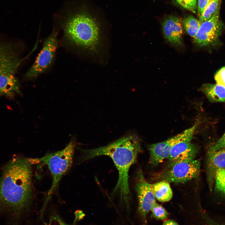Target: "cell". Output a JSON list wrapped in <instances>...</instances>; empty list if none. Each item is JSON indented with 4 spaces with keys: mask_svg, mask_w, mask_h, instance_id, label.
Listing matches in <instances>:
<instances>
[{
    "mask_svg": "<svg viewBox=\"0 0 225 225\" xmlns=\"http://www.w3.org/2000/svg\"><path fill=\"white\" fill-rule=\"evenodd\" d=\"M28 158L17 156L3 167L0 178V219L6 225H23L36 215Z\"/></svg>",
    "mask_w": 225,
    "mask_h": 225,
    "instance_id": "cell-1",
    "label": "cell"
},
{
    "mask_svg": "<svg viewBox=\"0 0 225 225\" xmlns=\"http://www.w3.org/2000/svg\"><path fill=\"white\" fill-rule=\"evenodd\" d=\"M78 149L81 152L79 159L81 162L101 155H107L112 159L119 173L118 180L112 194H118L120 204L125 209L126 214L130 215L131 195L128 184V172L142 150L139 137L131 134L102 147L87 149Z\"/></svg>",
    "mask_w": 225,
    "mask_h": 225,
    "instance_id": "cell-2",
    "label": "cell"
},
{
    "mask_svg": "<svg viewBox=\"0 0 225 225\" xmlns=\"http://www.w3.org/2000/svg\"><path fill=\"white\" fill-rule=\"evenodd\" d=\"M66 38L73 44L88 51H94L100 45L101 32L96 20L83 13L70 18L64 28Z\"/></svg>",
    "mask_w": 225,
    "mask_h": 225,
    "instance_id": "cell-3",
    "label": "cell"
},
{
    "mask_svg": "<svg viewBox=\"0 0 225 225\" xmlns=\"http://www.w3.org/2000/svg\"><path fill=\"white\" fill-rule=\"evenodd\" d=\"M75 146V138H72L65 147L61 150L48 154L40 158H28L32 164L42 163L47 165L52 178V184L39 210L41 212H45L61 179L70 168Z\"/></svg>",
    "mask_w": 225,
    "mask_h": 225,
    "instance_id": "cell-4",
    "label": "cell"
},
{
    "mask_svg": "<svg viewBox=\"0 0 225 225\" xmlns=\"http://www.w3.org/2000/svg\"><path fill=\"white\" fill-rule=\"evenodd\" d=\"M200 160L192 159L168 164V168L156 178L160 181L169 183H183L197 177L199 175Z\"/></svg>",
    "mask_w": 225,
    "mask_h": 225,
    "instance_id": "cell-5",
    "label": "cell"
},
{
    "mask_svg": "<svg viewBox=\"0 0 225 225\" xmlns=\"http://www.w3.org/2000/svg\"><path fill=\"white\" fill-rule=\"evenodd\" d=\"M58 46L57 33L53 31L45 41L42 48L25 76L31 79L47 71L52 65Z\"/></svg>",
    "mask_w": 225,
    "mask_h": 225,
    "instance_id": "cell-6",
    "label": "cell"
},
{
    "mask_svg": "<svg viewBox=\"0 0 225 225\" xmlns=\"http://www.w3.org/2000/svg\"><path fill=\"white\" fill-rule=\"evenodd\" d=\"M197 124L178 135L163 142L149 145L150 163L156 166L167 159L173 146L179 141L190 137H193Z\"/></svg>",
    "mask_w": 225,
    "mask_h": 225,
    "instance_id": "cell-7",
    "label": "cell"
},
{
    "mask_svg": "<svg viewBox=\"0 0 225 225\" xmlns=\"http://www.w3.org/2000/svg\"><path fill=\"white\" fill-rule=\"evenodd\" d=\"M136 180L135 190L138 198V212L143 219L144 225H146L147 215L156 202V198L152 190L151 184L145 180L142 170L138 171Z\"/></svg>",
    "mask_w": 225,
    "mask_h": 225,
    "instance_id": "cell-8",
    "label": "cell"
},
{
    "mask_svg": "<svg viewBox=\"0 0 225 225\" xmlns=\"http://www.w3.org/2000/svg\"><path fill=\"white\" fill-rule=\"evenodd\" d=\"M220 4L217 10L208 20L201 23L193 41L196 44L203 46L214 42L220 35L221 25L219 20Z\"/></svg>",
    "mask_w": 225,
    "mask_h": 225,
    "instance_id": "cell-9",
    "label": "cell"
},
{
    "mask_svg": "<svg viewBox=\"0 0 225 225\" xmlns=\"http://www.w3.org/2000/svg\"><path fill=\"white\" fill-rule=\"evenodd\" d=\"M193 138L182 140L173 146L167 159L169 164L195 159L198 149L197 146L191 142Z\"/></svg>",
    "mask_w": 225,
    "mask_h": 225,
    "instance_id": "cell-10",
    "label": "cell"
},
{
    "mask_svg": "<svg viewBox=\"0 0 225 225\" xmlns=\"http://www.w3.org/2000/svg\"><path fill=\"white\" fill-rule=\"evenodd\" d=\"M225 168V148L213 152H207L205 162V171L208 188L212 190L217 171Z\"/></svg>",
    "mask_w": 225,
    "mask_h": 225,
    "instance_id": "cell-11",
    "label": "cell"
},
{
    "mask_svg": "<svg viewBox=\"0 0 225 225\" xmlns=\"http://www.w3.org/2000/svg\"><path fill=\"white\" fill-rule=\"evenodd\" d=\"M21 61L12 45L0 42V74H14Z\"/></svg>",
    "mask_w": 225,
    "mask_h": 225,
    "instance_id": "cell-12",
    "label": "cell"
},
{
    "mask_svg": "<svg viewBox=\"0 0 225 225\" xmlns=\"http://www.w3.org/2000/svg\"><path fill=\"white\" fill-rule=\"evenodd\" d=\"M162 28L165 38L170 43L176 46L182 44L183 32L180 18L173 16L167 18Z\"/></svg>",
    "mask_w": 225,
    "mask_h": 225,
    "instance_id": "cell-13",
    "label": "cell"
},
{
    "mask_svg": "<svg viewBox=\"0 0 225 225\" xmlns=\"http://www.w3.org/2000/svg\"><path fill=\"white\" fill-rule=\"evenodd\" d=\"M74 218L73 222L68 223L62 218L58 209L51 207L46 208L42 220L32 218L23 225H79L78 222L80 220Z\"/></svg>",
    "mask_w": 225,
    "mask_h": 225,
    "instance_id": "cell-14",
    "label": "cell"
},
{
    "mask_svg": "<svg viewBox=\"0 0 225 225\" xmlns=\"http://www.w3.org/2000/svg\"><path fill=\"white\" fill-rule=\"evenodd\" d=\"M14 74H0V96L12 98L16 93L21 94L20 85Z\"/></svg>",
    "mask_w": 225,
    "mask_h": 225,
    "instance_id": "cell-15",
    "label": "cell"
},
{
    "mask_svg": "<svg viewBox=\"0 0 225 225\" xmlns=\"http://www.w3.org/2000/svg\"><path fill=\"white\" fill-rule=\"evenodd\" d=\"M200 90L211 102H225V87L218 84H205Z\"/></svg>",
    "mask_w": 225,
    "mask_h": 225,
    "instance_id": "cell-16",
    "label": "cell"
},
{
    "mask_svg": "<svg viewBox=\"0 0 225 225\" xmlns=\"http://www.w3.org/2000/svg\"><path fill=\"white\" fill-rule=\"evenodd\" d=\"M152 192L158 201L166 202L169 201L172 198L173 193L169 183L165 181H160L157 183L151 184Z\"/></svg>",
    "mask_w": 225,
    "mask_h": 225,
    "instance_id": "cell-17",
    "label": "cell"
},
{
    "mask_svg": "<svg viewBox=\"0 0 225 225\" xmlns=\"http://www.w3.org/2000/svg\"><path fill=\"white\" fill-rule=\"evenodd\" d=\"M182 22L187 32L191 37L194 38L200 26L201 22L194 17L189 15L184 18Z\"/></svg>",
    "mask_w": 225,
    "mask_h": 225,
    "instance_id": "cell-18",
    "label": "cell"
},
{
    "mask_svg": "<svg viewBox=\"0 0 225 225\" xmlns=\"http://www.w3.org/2000/svg\"><path fill=\"white\" fill-rule=\"evenodd\" d=\"M213 188L216 192L225 197V168L217 171Z\"/></svg>",
    "mask_w": 225,
    "mask_h": 225,
    "instance_id": "cell-19",
    "label": "cell"
},
{
    "mask_svg": "<svg viewBox=\"0 0 225 225\" xmlns=\"http://www.w3.org/2000/svg\"><path fill=\"white\" fill-rule=\"evenodd\" d=\"M220 4L221 0H212L199 17V20L201 22L209 19L217 11Z\"/></svg>",
    "mask_w": 225,
    "mask_h": 225,
    "instance_id": "cell-20",
    "label": "cell"
},
{
    "mask_svg": "<svg viewBox=\"0 0 225 225\" xmlns=\"http://www.w3.org/2000/svg\"><path fill=\"white\" fill-rule=\"evenodd\" d=\"M151 211L152 216L158 220H165L169 215L168 212L165 209L156 202L153 204Z\"/></svg>",
    "mask_w": 225,
    "mask_h": 225,
    "instance_id": "cell-21",
    "label": "cell"
},
{
    "mask_svg": "<svg viewBox=\"0 0 225 225\" xmlns=\"http://www.w3.org/2000/svg\"><path fill=\"white\" fill-rule=\"evenodd\" d=\"M202 225H225V222H221L215 220L205 212H200Z\"/></svg>",
    "mask_w": 225,
    "mask_h": 225,
    "instance_id": "cell-22",
    "label": "cell"
},
{
    "mask_svg": "<svg viewBox=\"0 0 225 225\" xmlns=\"http://www.w3.org/2000/svg\"><path fill=\"white\" fill-rule=\"evenodd\" d=\"M182 7L195 13L197 9V0H176Z\"/></svg>",
    "mask_w": 225,
    "mask_h": 225,
    "instance_id": "cell-23",
    "label": "cell"
},
{
    "mask_svg": "<svg viewBox=\"0 0 225 225\" xmlns=\"http://www.w3.org/2000/svg\"><path fill=\"white\" fill-rule=\"evenodd\" d=\"M223 148H225V132L216 142L209 147L207 152H213Z\"/></svg>",
    "mask_w": 225,
    "mask_h": 225,
    "instance_id": "cell-24",
    "label": "cell"
},
{
    "mask_svg": "<svg viewBox=\"0 0 225 225\" xmlns=\"http://www.w3.org/2000/svg\"><path fill=\"white\" fill-rule=\"evenodd\" d=\"M215 79L217 84L225 87V67L218 72L215 75Z\"/></svg>",
    "mask_w": 225,
    "mask_h": 225,
    "instance_id": "cell-25",
    "label": "cell"
},
{
    "mask_svg": "<svg viewBox=\"0 0 225 225\" xmlns=\"http://www.w3.org/2000/svg\"><path fill=\"white\" fill-rule=\"evenodd\" d=\"M212 0H198V11L199 17L202 14L205 8Z\"/></svg>",
    "mask_w": 225,
    "mask_h": 225,
    "instance_id": "cell-26",
    "label": "cell"
},
{
    "mask_svg": "<svg viewBox=\"0 0 225 225\" xmlns=\"http://www.w3.org/2000/svg\"><path fill=\"white\" fill-rule=\"evenodd\" d=\"M162 225H179V224L173 220L168 219L165 221Z\"/></svg>",
    "mask_w": 225,
    "mask_h": 225,
    "instance_id": "cell-27",
    "label": "cell"
}]
</instances>
